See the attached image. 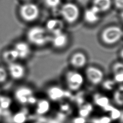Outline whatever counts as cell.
<instances>
[{
    "label": "cell",
    "instance_id": "obj_32",
    "mask_svg": "<svg viewBox=\"0 0 123 123\" xmlns=\"http://www.w3.org/2000/svg\"><path fill=\"white\" fill-rule=\"evenodd\" d=\"M116 7L119 9H122L123 7V0H114Z\"/></svg>",
    "mask_w": 123,
    "mask_h": 123
},
{
    "label": "cell",
    "instance_id": "obj_30",
    "mask_svg": "<svg viewBox=\"0 0 123 123\" xmlns=\"http://www.w3.org/2000/svg\"><path fill=\"white\" fill-rule=\"evenodd\" d=\"M71 123H86V119L78 116L72 119Z\"/></svg>",
    "mask_w": 123,
    "mask_h": 123
},
{
    "label": "cell",
    "instance_id": "obj_9",
    "mask_svg": "<svg viewBox=\"0 0 123 123\" xmlns=\"http://www.w3.org/2000/svg\"><path fill=\"white\" fill-rule=\"evenodd\" d=\"M48 99L50 102H62L64 98L67 96V91L58 85L50 86L46 90Z\"/></svg>",
    "mask_w": 123,
    "mask_h": 123
},
{
    "label": "cell",
    "instance_id": "obj_26",
    "mask_svg": "<svg viewBox=\"0 0 123 123\" xmlns=\"http://www.w3.org/2000/svg\"><path fill=\"white\" fill-rule=\"evenodd\" d=\"M112 72L113 75L123 73V64L122 61H117L112 66Z\"/></svg>",
    "mask_w": 123,
    "mask_h": 123
},
{
    "label": "cell",
    "instance_id": "obj_35",
    "mask_svg": "<svg viewBox=\"0 0 123 123\" xmlns=\"http://www.w3.org/2000/svg\"><path fill=\"white\" fill-rule=\"evenodd\" d=\"M24 1H31V0H24Z\"/></svg>",
    "mask_w": 123,
    "mask_h": 123
},
{
    "label": "cell",
    "instance_id": "obj_19",
    "mask_svg": "<svg viewBox=\"0 0 123 123\" xmlns=\"http://www.w3.org/2000/svg\"><path fill=\"white\" fill-rule=\"evenodd\" d=\"M93 6L99 13L106 12L111 7V0H93Z\"/></svg>",
    "mask_w": 123,
    "mask_h": 123
},
{
    "label": "cell",
    "instance_id": "obj_4",
    "mask_svg": "<svg viewBox=\"0 0 123 123\" xmlns=\"http://www.w3.org/2000/svg\"><path fill=\"white\" fill-rule=\"evenodd\" d=\"M84 77L92 86L100 85L105 79V73L101 68L94 65L86 66L85 68Z\"/></svg>",
    "mask_w": 123,
    "mask_h": 123
},
{
    "label": "cell",
    "instance_id": "obj_20",
    "mask_svg": "<svg viewBox=\"0 0 123 123\" xmlns=\"http://www.w3.org/2000/svg\"><path fill=\"white\" fill-rule=\"evenodd\" d=\"M114 102L118 106L122 107L123 105V86L119 84L117 89L114 90L113 94Z\"/></svg>",
    "mask_w": 123,
    "mask_h": 123
},
{
    "label": "cell",
    "instance_id": "obj_18",
    "mask_svg": "<svg viewBox=\"0 0 123 123\" xmlns=\"http://www.w3.org/2000/svg\"><path fill=\"white\" fill-rule=\"evenodd\" d=\"M28 120L29 113L26 109H23L16 112L12 117V123H26Z\"/></svg>",
    "mask_w": 123,
    "mask_h": 123
},
{
    "label": "cell",
    "instance_id": "obj_2",
    "mask_svg": "<svg viewBox=\"0 0 123 123\" xmlns=\"http://www.w3.org/2000/svg\"><path fill=\"white\" fill-rule=\"evenodd\" d=\"M14 97L16 102L22 106L35 105L38 100L35 96L33 89L27 85L17 87L14 92Z\"/></svg>",
    "mask_w": 123,
    "mask_h": 123
},
{
    "label": "cell",
    "instance_id": "obj_23",
    "mask_svg": "<svg viewBox=\"0 0 123 123\" xmlns=\"http://www.w3.org/2000/svg\"><path fill=\"white\" fill-rule=\"evenodd\" d=\"M109 116L111 118L112 121H117V120H123V111L117 107L113 106L112 108L109 112Z\"/></svg>",
    "mask_w": 123,
    "mask_h": 123
},
{
    "label": "cell",
    "instance_id": "obj_7",
    "mask_svg": "<svg viewBox=\"0 0 123 123\" xmlns=\"http://www.w3.org/2000/svg\"><path fill=\"white\" fill-rule=\"evenodd\" d=\"M19 13L21 17L24 20L27 22H32L38 17L39 9L36 4L27 3L20 7Z\"/></svg>",
    "mask_w": 123,
    "mask_h": 123
},
{
    "label": "cell",
    "instance_id": "obj_8",
    "mask_svg": "<svg viewBox=\"0 0 123 123\" xmlns=\"http://www.w3.org/2000/svg\"><path fill=\"white\" fill-rule=\"evenodd\" d=\"M6 69L9 76L15 81L22 80L27 73V69L25 66L17 61L8 65Z\"/></svg>",
    "mask_w": 123,
    "mask_h": 123
},
{
    "label": "cell",
    "instance_id": "obj_6",
    "mask_svg": "<svg viewBox=\"0 0 123 123\" xmlns=\"http://www.w3.org/2000/svg\"><path fill=\"white\" fill-rule=\"evenodd\" d=\"M60 13L66 22L69 23H73L78 19L80 11L76 4L68 2L62 7Z\"/></svg>",
    "mask_w": 123,
    "mask_h": 123
},
{
    "label": "cell",
    "instance_id": "obj_15",
    "mask_svg": "<svg viewBox=\"0 0 123 123\" xmlns=\"http://www.w3.org/2000/svg\"><path fill=\"white\" fill-rule=\"evenodd\" d=\"M93 102L97 106L102 109L111 104L110 99L108 96L100 93H96L93 94Z\"/></svg>",
    "mask_w": 123,
    "mask_h": 123
},
{
    "label": "cell",
    "instance_id": "obj_11",
    "mask_svg": "<svg viewBox=\"0 0 123 123\" xmlns=\"http://www.w3.org/2000/svg\"><path fill=\"white\" fill-rule=\"evenodd\" d=\"M51 107V102L48 99L42 98L38 99L35 104V114L37 116L42 117L49 112Z\"/></svg>",
    "mask_w": 123,
    "mask_h": 123
},
{
    "label": "cell",
    "instance_id": "obj_5",
    "mask_svg": "<svg viewBox=\"0 0 123 123\" xmlns=\"http://www.w3.org/2000/svg\"><path fill=\"white\" fill-rule=\"evenodd\" d=\"M123 36V30L118 26H111L103 30L101 38L104 43L114 45L120 40Z\"/></svg>",
    "mask_w": 123,
    "mask_h": 123
},
{
    "label": "cell",
    "instance_id": "obj_16",
    "mask_svg": "<svg viewBox=\"0 0 123 123\" xmlns=\"http://www.w3.org/2000/svg\"><path fill=\"white\" fill-rule=\"evenodd\" d=\"M2 59L4 63L9 65L12 62H16L18 58V53L14 48L4 50L2 54Z\"/></svg>",
    "mask_w": 123,
    "mask_h": 123
},
{
    "label": "cell",
    "instance_id": "obj_25",
    "mask_svg": "<svg viewBox=\"0 0 123 123\" xmlns=\"http://www.w3.org/2000/svg\"><path fill=\"white\" fill-rule=\"evenodd\" d=\"M112 120L109 116L104 115L91 118L90 123H111Z\"/></svg>",
    "mask_w": 123,
    "mask_h": 123
},
{
    "label": "cell",
    "instance_id": "obj_21",
    "mask_svg": "<svg viewBox=\"0 0 123 123\" xmlns=\"http://www.w3.org/2000/svg\"><path fill=\"white\" fill-rule=\"evenodd\" d=\"M93 110V105L91 103H83V104L80 106V109L78 110V116L86 119L91 115Z\"/></svg>",
    "mask_w": 123,
    "mask_h": 123
},
{
    "label": "cell",
    "instance_id": "obj_29",
    "mask_svg": "<svg viewBox=\"0 0 123 123\" xmlns=\"http://www.w3.org/2000/svg\"><path fill=\"white\" fill-rule=\"evenodd\" d=\"M45 5L50 8H56L60 5L61 0H44Z\"/></svg>",
    "mask_w": 123,
    "mask_h": 123
},
{
    "label": "cell",
    "instance_id": "obj_17",
    "mask_svg": "<svg viewBox=\"0 0 123 123\" xmlns=\"http://www.w3.org/2000/svg\"><path fill=\"white\" fill-rule=\"evenodd\" d=\"M99 12L97 8L92 6L90 8L87 9L84 13V19L87 23H94L99 19Z\"/></svg>",
    "mask_w": 123,
    "mask_h": 123
},
{
    "label": "cell",
    "instance_id": "obj_28",
    "mask_svg": "<svg viewBox=\"0 0 123 123\" xmlns=\"http://www.w3.org/2000/svg\"><path fill=\"white\" fill-rule=\"evenodd\" d=\"M72 111L71 106L69 103L68 102H62L60 105V111L65 115H68Z\"/></svg>",
    "mask_w": 123,
    "mask_h": 123
},
{
    "label": "cell",
    "instance_id": "obj_34",
    "mask_svg": "<svg viewBox=\"0 0 123 123\" xmlns=\"http://www.w3.org/2000/svg\"><path fill=\"white\" fill-rule=\"evenodd\" d=\"M33 123H42L40 121H36V122H34Z\"/></svg>",
    "mask_w": 123,
    "mask_h": 123
},
{
    "label": "cell",
    "instance_id": "obj_3",
    "mask_svg": "<svg viewBox=\"0 0 123 123\" xmlns=\"http://www.w3.org/2000/svg\"><path fill=\"white\" fill-rule=\"evenodd\" d=\"M28 40L36 46H44L51 40V36L44 28L36 26L32 27L27 33Z\"/></svg>",
    "mask_w": 123,
    "mask_h": 123
},
{
    "label": "cell",
    "instance_id": "obj_24",
    "mask_svg": "<svg viewBox=\"0 0 123 123\" xmlns=\"http://www.w3.org/2000/svg\"><path fill=\"white\" fill-rule=\"evenodd\" d=\"M12 104V100L10 96L0 95V109L2 111H6Z\"/></svg>",
    "mask_w": 123,
    "mask_h": 123
},
{
    "label": "cell",
    "instance_id": "obj_22",
    "mask_svg": "<svg viewBox=\"0 0 123 123\" xmlns=\"http://www.w3.org/2000/svg\"><path fill=\"white\" fill-rule=\"evenodd\" d=\"M116 83L113 79H106L103 81L100 85L102 89L105 91L110 92L114 91L116 89Z\"/></svg>",
    "mask_w": 123,
    "mask_h": 123
},
{
    "label": "cell",
    "instance_id": "obj_33",
    "mask_svg": "<svg viewBox=\"0 0 123 123\" xmlns=\"http://www.w3.org/2000/svg\"><path fill=\"white\" fill-rule=\"evenodd\" d=\"M2 115V110L1 109H0V118H1Z\"/></svg>",
    "mask_w": 123,
    "mask_h": 123
},
{
    "label": "cell",
    "instance_id": "obj_31",
    "mask_svg": "<svg viewBox=\"0 0 123 123\" xmlns=\"http://www.w3.org/2000/svg\"><path fill=\"white\" fill-rule=\"evenodd\" d=\"M46 123H64V121L56 116L55 118H49V119L47 120Z\"/></svg>",
    "mask_w": 123,
    "mask_h": 123
},
{
    "label": "cell",
    "instance_id": "obj_14",
    "mask_svg": "<svg viewBox=\"0 0 123 123\" xmlns=\"http://www.w3.org/2000/svg\"><path fill=\"white\" fill-rule=\"evenodd\" d=\"M63 27L64 25L63 22L60 20L56 19L49 20L46 24L47 30L53 34L62 32Z\"/></svg>",
    "mask_w": 123,
    "mask_h": 123
},
{
    "label": "cell",
    "instance_id": "obj_1",
    "mask_svg": "<svg viewBox=\"0 0 123 123\" xmlns=\"http://www.w3.org/2000/svg\"><path fill=\"white\" fill-rule=\"evenodd\" d=\"M64 78L66 86L70 92L80 91L84 86L85 81L84 74L78 70L74 69L66 72Z\"/></svg>",
    "mask_w": 123,
    "mask_h": 123
},
{
    "label": "cell",
    "instance_id": "obj_13",
    "mask_svg": "<svg viewBox=\"0 0 123 123\" xmlns=\"http://www.w3.org/2000/svg\"><path fill=\"white\" fill-rule=\"evenodd\" d=\"M14 49L18 53L19 59L25 60L28 58L31 53V48L29 44L21 41L15 44Z\"/></svg>",
    "mask_w": 123,
    "mask_h": 123
},
{
    "label": "cell",
    "instance_id": "obj_10",
    "mask_svg": "<svg viewBox=\"0 0 123 123\" xmlns=\"http://www.w3.org/2000/svg\"><path fill=\"white\" fill-rule=\"evenodd\" d=\"M87 57L86 54L81 52H75L71 55L69 59V64L72 69L79 70L84 68L87 64Z\"/></svg>",
    "mask_w": 123,
    "mask_h": 123
},
{
    "label": "cell",
    "instance_id": "obj_27",
    "mask_svg": "<svg viewBox=\"0 0 123 123\" xmlns=\"http://www.w3.org/2000/svg\"><path fill=\"white\" fill-rule=\"evenodd\" d=\"M9 77L7 69L5 67L0 66V84L5 83Z\"/></svg>",
    "mask_w": 123,
    "mask_h": 123
},
{
    "label": "cell",
    "instance_id": "obj_12",
    "mask_svg": "<svg viewBox=\"0 0 123 123\" xmlns=\"http://www.w3.org/2000/svg\"><path fill=\"white\" fill-rule=\"evenodd\" d=\"M52 46L57 49H62L67 45L68 42V37L67 35L63 32L57 34H53V36L51 37L50 40Z\"/></svg>",
    "mask_w": 123,
    "mask_h": 123
}]
</instances>
